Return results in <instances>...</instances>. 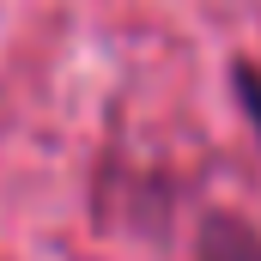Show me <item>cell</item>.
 <instances>
[{
  "instance_id": "obj_1",
  "label": "cell",
  "mask_w": 261,
  "mask_h": 261,
  "mask_svg": "<svg viewBox=\"0 0 261 261\" xmlns=\"http://www.w3.org/2000/svg\"><path fill=\"white\" fill-rule=\"evenodd\" d=\"M195 261H261V231L219 213V219L200 225V255Z\"/></svg>"
},
{
  "instance_id": "obj_2",
  "label": "cell",
  "mask_w": 261,
  "mask_h": 261,
  "mask_svg": "<svg viewBox=\"0 0 261 261\" xmlns=\"http://www.w3.org/2000/svg\"><path fill=\"white\" fill-rule=\"evenodd\" d=\"M231 91H237V103H243V116H249V128H255V140H261V67L237 61L231 67Z\"/></svg>"
}]
</instances>
